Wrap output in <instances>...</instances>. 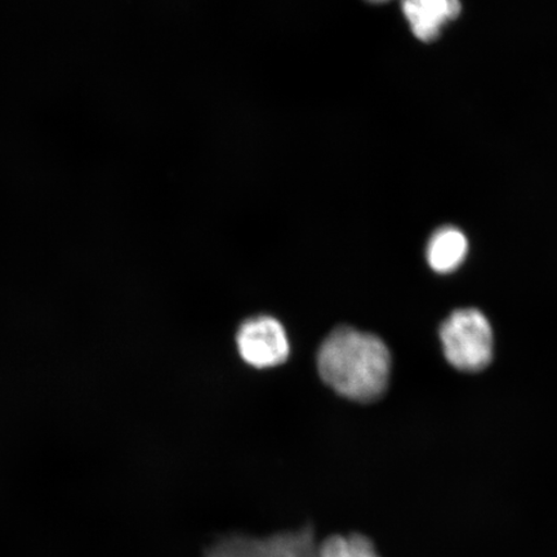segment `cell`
Wrapping results in <instances>:
<instances>
[{"instance_id": "obj_1", "label": "cell", "mask_w": 557, "mask_h": 557, "mask_svg": "<svg viewBox=\"0 0 557 557\" xmlns=\"http://www.w3.org/2000/svg\"><path fill=\"white\" fill-rule=\"evenodd\" d=\"M320 377L334 392L360 403L381 398L392 373V355L379 337L341 326L318 354Z\"/></svg>"}, {"instance_id": "obj_2", "label": "cell", "mask_w": 557, "mask_h": 557, "mask_svg": "<svg viewBox=\"0 0 557 557\" xmlns=\"http://www.w3.org/2000/svg\"><path fill=\"white\" fill-rule=\"evenodd\" d=\"M441 339L445 358L459 371H482L493 359L492 326L476 309L453 312L442 325Z\"/></svg>"}, {"instance_id": "obj_3", "label": "cell", "mask_w": 557, "mask_h": 557, "mask_svg": "<svg viewBox=\"0 0 557 557\" xmlns=\"http://www.w3.org/2000/svg\"><path fill=\"white\" fill-rule=\"evenodd\" d=\"M317 549L315 529L309 524L263 539L228 534L209 546L205 557H315Z\"/></svg>"}, {"instance_id": "obj_4", "label": "cell", "mask_w": 557, "mask_h": 557, "mask_svg": "<svg viewBox=\"0 0 557 557\" xmlns=\"http://www.w3.org/2000/svg\"><path fill=\"white\" fill-rule=\"evenodd\" d=\"M242 358L256 368L281 366L289 357V341L277 320L260 317L247 320L238 333Z\"/></svg>"}, {"instance_id": "obj_5", "label": "cell", "mask_w": 557, "mask_h": 557, "mask_svg": "<svg viewBox=\"0 0 557 557\" xmlns=\"http://www.w3.org/2000/svg\"><path fill=\"white\" fill-rule=\"evenodd\" d=\"M410 30L422 41L435 40L462 7L459 0H401Z\"/></svg>"}, {"instance_id": "obj_6", "label": "cell", "mask_w": 557, "mask_h": 557, "mask_svg": "<svg viewBox=\"0 0 557 557\" xmlns=\"http://www.w3.org/2000/svg\"><path fill=\"white\" fill-rule=\"evenodd\" d=\"M469 243L456 227L438 228L428 246V261L436 273L448 274L461 267L468 256Z\"/></svg>"}, {"instance_id": "obj_7", "label": "cell", "mask_w": 557, "mask_h": 557, "mask_svg": "<svg viewBox=\"0 0 557 557\" xmlns=\"http://www.w3.org/2000/svg\"><path fill=\"white\" fill-rule=\"evenodd\" d=\"M315 557H381L373 542L363 534L331 535L317 549Z\"/></svg>"}, {"instance_id": "obj_8", "label": "cell", "mask_w": 557, "mask_h": 557, "mask_svg": "<svg viewBox=\"0 0 557 557\" xmlns=\"http://www.w3.org/2000/svg\"><path fill=\"white\" fill-rule=\"evenodd\" d=\"M369 2L383 3V2H387V0H369Z\"/></svg>"}]
</instances>
